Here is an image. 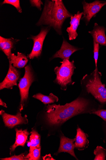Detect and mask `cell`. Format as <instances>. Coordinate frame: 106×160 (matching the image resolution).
I'll return each instance as SVG.
<instances>
[{
    "label": "cell",
    "instance_id": "7a4b0ae2",
    "mask_svg": "<svg viewBox=\"0 0 106 160\" xmlns=\"http://www.w3.org/2000/svg\"><path fill=\"white\" fill-rule=\"evenodd\" d=\"M72 16L67 10L62 0L45 1L43 11L38 25H48L53 27L61 35L62 27L65 20Z\"/></svg>",
    "mask_w": 106,
    "mask_h": 160
},
{
    "label": "cell",
    "instance_id": "5bb4252c",
    "mask_svg": "<svg viewBox=\"0 0 106 160\" xmlns=\"http://www.w3.org/2000/svg\"><path fill=\"white\" fill-rule=\"evenodd\" d=\"M74 143L75 148L79 150H83L87 148L89 142L87 139L88 135L81 128L78 127L77 130Z\"/></svg>",
    "mask_w": 106,
    "mask_h": 160
},
{
    "label": "cell",
    "instance_id": "6da1fadb",
    "mask_svg": "<svg viewBox=\"0 0 106 160\" xmlns=\"http://www.w3.org/2000/svg\"><path fill=\"white\" fill-rule=\"evenodd\" d=\"M90 105L89 100L81 97L63 106L49 105L45 114L47 122L51 126L59 127L75 116L94 111Z\"/></svg>",
    "mask_w": 106,
    "mask_h": 160
},
{
    "label": "cell",
    "instance_id": "44dd1931",
    "mask_svg": "<svg viewBox=\"0 0 106 160\" xmlns=\"http://www.w3.org/2000/svg\"><path fill=\"white\" fill-rule=\"evenodd\" d=\"M40 152L41 148H35L32 152H29L26 155L25 158L29 160H39L40 156Z\"/></svg>",
    "mask_w": 106,
    "mask_h": 160
},
{
    "label": "cell",
    "instance_id": "30bf717a",
    "mask_svg": "<svg viewBox=\"0 0 106 160\" xmlns=\"http://www.w3.org/2000/svg\"><path fill=\"white\" fill-rule=\"evenodd\" d=\"M80 49V48L71 45L64 39L61 48L54 54L51 60L59 58L62 60L67 59L69 60L71 55L75 52Z\"/></svg>",
    "mask_w": 106,
    "mask_h": 160
},
{
    "label": "cell",
    "instance_id": "4fadbf2b",
    "mask_svg": "<svg viewBox=\"0 0 106 160\" xmlns=\"http://www.w3.org/2000/svg\"><path fill=\"white\" fill-rule=\"evenodd\" d=\"M106 28L99 25L97 23L94 24L93 30L89 32L93 38V41L102 46H106Z\"/></svg>",
    "mask_w": 106,
    "mask_h": 160
},
{
    "label": "cell",
    "instance_id": "52a82bcc",
    "mask_svg": "<svg viewBox=\"0 0 106 160\" xmlns=\"http://www.w3.org/2000/svg\"><path fill=\"white\" fill-rule=\"evenodd\" d=\"M50 30V27L43 28L38 35L30 38L33 40L34 45L31 52L27 56V58L33 59L35 58H38L41 55L44 41Z\"/></svg>",
    "mask_w": 106,
    "mask_h": 160
},
{
    "label": "cell",
    "instance_id": "9a60e30c",
    "mask_svg": "<svg viewBox=\"0 0 106 160\" xmlns=\"http://www.w3.org/2000/svg\"><path fill=\"white\" fill-rule=\"evenodd\" d=\"M16 132V138L14 143L10 148V152H14L18 146L24 147L25 143L27 140L28 137L30 133L27 129L22 130V129H15Z\"/></svg>",
    "mask_w": 106,
    "mask_h": 160
},
{
    "label": "cell",
    "instance_id": "7402d4cb",
    "mask_svg": "<svg viewBox=\"0 0 106 160\" xmlns=\"http://www.w3.org/2000/svg\"><path fill=\"white\" fill-rule=\"evenodd\" d=\"M2 4L11 5L16 8L19 12H22V9L20 6L19 0H5Z\"/></svg>",
    "mask_w": 106,
    "mask_h": 160
},
{
    "label": "cell",
    "instance_id": "277c9868",
    "mask_svg": "<svg viewBox=\"0 0 106 160\" xmlns=\"http://www.w3.org/2000/svg\"><path fill=\"white\" fill-rule=\"evenodd\" d=\"M74 62L73 60L70 62L69 60H64L60 62L62 64L60 67L55 68L54 71L56 78L54 81L61 87L62 90H66L68 85H73L75 83L71 80L76 68Z\"/></svg>",
    "mask_w": 106,
    "mask_h": 160
},
{
    "label": "cell",
    "instance_id": "9c48e42d",
    "mask_svg": "<svg viewBox=\"0 0 106 160\" xmlns=\"http://www.w3.org/2000/svg\"><path fill=\"white\" fill-rule=\"evenodd\" d=\"M2 115L5 126L11 128L18 125L28 123L27 116L25 115L22 117L20 112L14 115L7 113L4 111Z\"/></svg>",
    "mask_w": 106,
    "mask_h": 160
},
{
    "label": "cell",
    "instance_id": "8fae6325",
    "mask_svg": "<svg viewBox=\"0 0 106 160\" xmlns=\"http://www.w3.org/2000/svg\"><path fill=\"white\" fill-rule=\"evenodd\" d=\"M75 141V138L70 139L62 135L60 137V146L56 154H58L62 152H67L76 159L78 160L75 155L74 151L75 148L74 142Z\"/></svg>",
    "mask_w": 106,
    "mask_h": 160
},
{
    "label": "cell",
    "instance_id": "e0dca14e",
    "mask_svg": "<svg viewBox=\"0 0 106 160\" xmlns=\"http://www.w3.org/2000/svg\"><path fill=\"white\" fill-rule=\"evenodd\" d=\"M28 61L27 57L24 54L18 52L17 55L12 54L9 61L14 67L21 68L25 66Z\"/></svg>",
    "mask_w": 106,
    "mask_h": 160
},
{
    "label": "cell",
    "instance_id": "7c38bea8",
    "mask_svg": "<svg viewBox=\"0 0 106 160\" xmlns=\"http://www.w3.org/2000/svg\"><path fill=\"white\" fill-rule=\"evenodd\" d=\"M83 15V12H81L79 11L77 14H75L74 16L71 17L70 26L68 27L67 30L70 40H74L77 37L78 34L77 30Z\"/></svg>",
    "mask_w": 106,
    "mask_h": 160
},
{
    "label": "cell",
    "instance_id": "d4e9b609",
    "mask_svg": "<svg viewBox=\"0 0 106 160\" xmlns=\"http://www.w3.org/2000/svg\"><path fill=\"white\" fill-rule=\"evenodd\" d=\"M90 114H96L106 122V110L100 109L94 111L90 113Z\"/></svg>",
    "mask_w": 106,
    "mask_h": 160
},
{
    "label": "cell",
    "instance_id": "4316f807",
    "mask_svg": "<svg viewBox=\"0 0 106 160\" xmlns=\"http://www.w3.org/2000/svg\"><path fill=\"white\" fill-rule=\"evenodd\" d=\"M0 105L3 106L4 107L6 108H7L6 104L3 101L1 98L0 99Z\"/></svg>",
    "mask_w": 106,
    "mask_h": 160
},
{
    "label": "cell",
    "instance_id": "cb8c5ba5",
    "mask_svg": "<svg viewBox=\"0 0 106 160\" xmlns=\"http://www.w3.org/2000/svg\"><path fill=\"white\" fill-rule=\"evenodd\" d=\"M25 153H22L21 154L16 156L14 155L9 158H1L2 160H26L25 158Z\"/></svg>",
    "mask_w": 106,
    "mask_h": 160
},
{
    "label": "cell",
    "instance_id": "2e32d148",
    "mask_svg": "<svg viewBox=\"0 0 106 160\" xmlns=\"http://www.w3.org/2000/svg\"><path fill=\"white\" fill-rule=\"evenodd\" d=\"M19 40L11 38H6L0 37V49L7 56L9 60L12 54V50L15 43Z\"/></svg>",
    "mask_w": 106,
    "mask_h": 160
},
{
    "label": "cell",
    "instance_id": "603a6c76",
    "mask_svg": "<svg viewBox=\"0 0 106 160\" xmlns=\"http://www.w3.org/2000/svg\"><path fill=\"white\" fill-rule=\"evenodd\" d=\"M94 58L95 62L96 68H97V62L99 56V44L94 41Z\"/></svg>",
    "mask_w": 106,
    "mask_h": 160
},
{
    "label": "cell",
    "instance_id": "5b68a950",
    "mask_svg": "<svg viewBox=\"0 0 106 160\" xmlns=\"http://www.w3.org/2000/svg\"><path fill=\"white\" fill-rule=\"evenodd\" d=\"M35 81L33 71L31 66L29 65L25 67L24 76L20 79L18 85L21 96V112L23 109L25 103L28 99L30 87Z\"/></svg>",
    "mask_w": 106,
    "mask_h": 160
},
{
    "label": "cell",
    "instance_id": "ac0fdd59",
    "mask_svg": "<svg viewBox=\"0 0 106 160\" xmlns=\"http://www.w3.org/2000/svg\"><path fill=\"white\" fill-rule=\"evenodd\" d=\"M30 136L29 152H32L35 149L40 147V136L35 130H33L31 132Z\"/></svg>",
    "mask_w": 106,
    "mask_h": 160
},
{
    "label": "cell",
    "instance_id": "ffe728a7",
    "mask_svg": "<svg viewBox=\"0 0 106 160\" xmlns=\"http://www.w3.org/2000/svg\"><path fill=\"white\" fill-rule=\"evenodd\" d=\"M95 155L94 160H104L106 156V150L101 146H98L94 150Z\"/></svg>",
    "mask_w": 106,
    "mask_h": 160
},
{
    "label": "cell",
    "instance_id": "8992f818",
    "mask_svg": "<svg viewBox=\"0 0 106 160\" xmlns=\"http://www.w3.org/2000/svg\"><path fill=\"white\" fill-rule=\"evenodd\" d=\"M82 4L83 8V16L81 20L84 21L86 25H87L91 19L95 16L102 8L106 5V1L96 0L92 3H88L84 1Z\"/></svg>",
    "mask_w": 106,
    "mask_h": 160
},
{
    "label": "cell",
    "instance_id": "ba28073f",
    "mask_svg": "<svg viewBox=\"0 0 106 160\" xmlns=\"http://www.w3.org/2000/svg\"><path fill=\"white\" fill-rule=\"evenodd\" d=\"M20 73L16 68L9 62L7 75L2 82L0 83V90L4 89H12L14 86H17V82L20 78Z\"/></svg>",
    "mask_w": 106,
    "mask_h": 160
},
{
    "label": "cell",
    "instance_id": "3957f363",
    "mask_svg": "<svg viewBox=\"0 0 106 160\" xmlns=\"http://www.w3.org/2000/svg\"><path fill=\"white\" fill-rule=\"evenodd\" d=\"M101 76L98 68H95L86 81L85 88L88 93L91 94L100 103L104 104L106 103V88L105 85L101 81Z\"/></svg>",
    "mask_w": 106,
    "mask_h": 160
},
{
    "label": "cell",
    "instance_id": "484cf974",
    "mask_svg": "<svg viewBox=\"0 0 106 160\" xmlns=\"http://www.w3.org/2000/svg\"><path fill=\"white\" fill-rule=\"evenodd\" d=\"M31 5L33 7H35L41 10V5H43V3L40 0H31L30 1Z\"/></svg>",
    "mask_w": 106,
    "mask_h": 160
},
{
    "label": "cell",
    "instance_id": "83f0119b",
    "mask_svg": "<svg viewBox=\"0 0 106 160\" xmlns=\"http://www.w3.org/2000/svg\"><path fill=\"white\" fill-rule=\"evenodd\" d=\"M4 111L2 110L1 111H0V114H1V115H2Z\"/></svg>",
    "mask_w": 106,
    "mask_h": 160
},
{
    "label": "cell",
    "instance_id": "d6986e66",
    "mask_svg": "<svg viewBox=\"0 0 106 160\" xmlns=\"http://www.w3.org/2000/svg\"><path fill=\"white\" fill-rule=\"evenodd\" d=\"M33 97L39 100L45 105L54 103L57 102L58 100V97L52 93H51L49 96L44 95L39 93L34 95Z\"/></svg>",
    "mask_w": 106,
    "mask_h": 160
}]
</instances>
